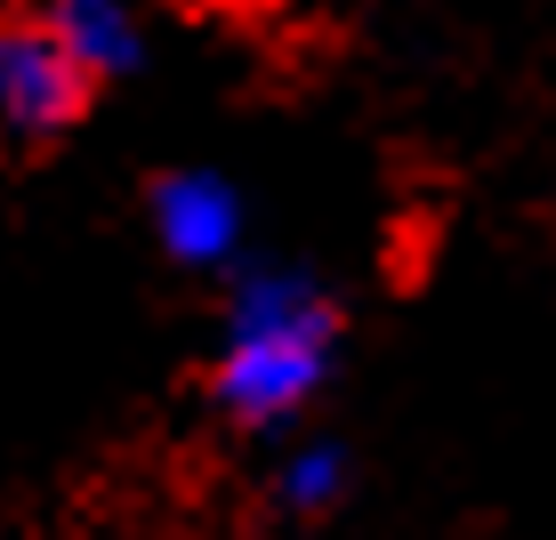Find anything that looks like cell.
Returning a JSON list of instances; mask_svg holds the SVG:
<instances>
[{
  "label": "cell",
  "mask_w": 556,
  "mask_h": 540,
  "mask_svg": "<svg viewBox=\"0 0 556 540\" xmlns=\"http://www.w3.org/2000/svg\"><path fill=\"white\" fill-rule=\"evenodd\" d=\"M153 242L178 266H235L242 259V194L218 169H169L153 186Z\"/></svg>",
  "instance_id": "obj_3"
},
{
  "label": "cell",
  "mask_w": 556,
  "mask_h": 540,
  "mask_svg": "<svg viewBox=\"0 0 556 540\" xmlns=\"http://www.w3.org/2000/svg\"><path fill=\"white\" fill-rule=\"evenodd\" d=\"M339 372V306L306 275H242L235 306L218 331V363H210V395L235 412L242 428H291L306 403L331 388Z\"/></svg>",
  "instance_id": "obj_1"
},
{
  "label": "cell",
  "mask_w": 556,
  "mask_h": 540,
  "mask_svg": "<svg viewBox=\"0 0 556 540\" xmlns=\"http://www.w3.org/2000/svg\"><path fill=\"white\" fill-rule=\"evenodd\" d=\"M98 89L73 73V56L49 41L41 16H9L0 25V129L9 138H56L89 113Z\"/></svg>",
  "instance_id": "obj_2"
},
{
  "label": "cell",
  "mask_w": 556,
  "mask_h": 540,
  "mask_svg": "<svg viewBox=\"0 0 556 540\" xmlns=\"http://www.w3.org/2000/svg\"><path fill=\"white\" fill-rule=\"evenodd\" d=\"M339 492H348V452L323 436H299L275 468V500L291 516H323V508H339Z\"/></svg>",
  "instance_id": "obj_5"
},
{
  "label": "cell",
  "mask_w": 556,
  "mask_h": 540,
  "mask_svg": "<svg viewBox=\"0 0 556 540\" xmlns=\"http://www.w3.org/2000/svg\"><path fill=\"white\" fill-rule=\"evenodd\" d=\"M41 25H49V41L73 56V73H81L89 89L138 73V56H146V25H138L129 0H49Z\"/></svg>",
  "instance_id": "obj_4"
}]
</instances>
